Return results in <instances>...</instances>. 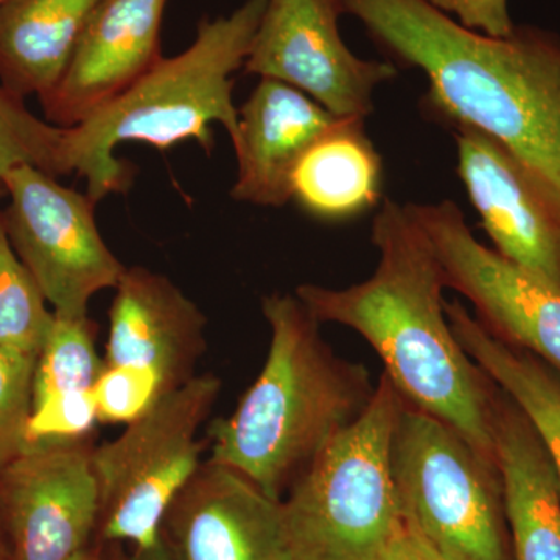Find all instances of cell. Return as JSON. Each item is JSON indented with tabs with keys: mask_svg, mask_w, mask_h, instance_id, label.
<instances>
[{
	"mask_svg": "<svg viewBox=\"0 0 560 560\" xmlns=\"http://www.w3.org/2000/svg\"><path fill=\"white\" fill-rule=\"evenodd\" d=\"M381 49L425 73L423 106L499 140L560 194V38L470 31L425 0H338Z\"/></svg>",
	"mask_w": 560,
	"mask_h": 560,
	"instance_id": "obj_1",
	"label": "cell"
},
{
	"mask_svg": "<svg viewBox=\"0 0 560 560\" xmlns=\"http://www.w3.org/2000/svg\"><path fill=\"white\" fill-rule=\"evenodd\" d=\"M377 209L374 275L346 289L302 283L294 294L320 324L349 327L370 342L405 401L497 459L492 412L499 386L453 334L436 253L407 205L385 197Z\"/></svg>",
	"mask_w": 560,
	"mask_h": 560,
	"instance_id": "obj_2",
	"label": "cell"
},
{
	"mask_svg": "<svg viewBox=\"0 0 560 560\" xmlns=\"http://www.w3.org/2000/svg\"><path fill=\"white\" fill-rule=\"evenodd\" d=\"M271 340L259 377L228 418L213 422L210 460L282 500L327 445L370 407L377 389L364 364L342 359L296 294L261 301Z\"/></svg>",
	"mask_w": 560,
	"mask_h": 560,
	"instance_id": "obj_3",
	"label": "cell"
},
{
	"mask_svg": "<svg viewBox=\"0 0 560 560\" xmlns=\"http://www.w3.org/2000/svg\"><path fill=\"white\" fill-rule=\"evenodd\" d=\"M265 5L267 0H246L230 16L202 20L186 50L162 57L116 101L68 128L70 173L86 180L90 197L98 202L131 186V168L114 154L121 142L136 140L165 150L194 139L210 153V127L220 124L232 147L237 143L234 73L245 66Z\"/></svg>",
	"mask_w": 560,
	"mask_h": 560,
	"instance_id": "obj_4",
	"label": "cell"
},
{
	"mask_svg": "<svg viewBox=\"0 0 560 560\" xmlns=\"http://www.w3.org/2000/svg\"><path fill=\"white\" fill-rule=\"evenodd\" d=\"M404 397L381 375L368 410L282 499L293 560H378L400 528L390 447Z\"/></svg>",
	"mask_w": 560,
	"mask_h": 560,
	"instance_id": "obj_5",
	"label": "cell"
},
{
	"mask_svg": "<svg viewBox=\"0 0 560 560\" xmlns=\"http://www.w3.org/2000/svg\"><path fill=\"white\" fill-rule=\"evenodd\" d=\"M390 469L401 517L442 558L512 560L499 460L458 430L404 401Z\"/></svg>",
	"mask_w": 560,
	"mask_h": 560,
	"instance_id": "obj_6",
	"label": "cell"
},
{
	"mask_svg": "<svg viewBox=\"0 0 560 560\" xmlns=\"http://www.w3.org/2000/svg\"><path fill=\"white\" fill-rule=\"evenodd\" d=\"M213 374L195 375L162 396L119 438L92 448L102 536L136 551L161 540L168 508L202 464L198 433L219 397Z\"/></svg>",
	"mask_w": 560,
	"mask_h": 560,
	"instance_id": "obj_7",
	"label": "cell"
},
{
	"mask_svg": "<svg viewBox=\"0 0 560 560\" xmlns=\"http://www.w3.org/2000/svg\"><path fill=\"white\" fill-rule=\"evenodd\" d=\"M2 183L3 226L51 311L88 318L92 298L116 289L127 270L98 231L97 201L32 165L13 168Z\"/></svg>",
	"mask_w": 560,
	"mask_h": 560,
	"instance_id": "obj_8",
	"label": "cell"
},
{
	"mask_svg": "<svg viewBox=\"0 0 560 560\" xmlns=\"http://www.w3.org/2000/svg\"><path fill=\"white\" fill-rule=\"evenodd\" d=\"M407 206L436 253L445 287L470 301L490 334L560 374V287L478 242L455 201Z\"/></svg>",
	"mask_w": 560,
	"mask_h": 560,
	"instance_id": "obj_9",
	"label": "cell"
},
{
	"mask_svg": "<svg viewBox=\"0 0 560 560\" xmlns=\"http://www.w3.org/2000/svg\"><path fill=\"white\" fill-rule=\"evenodd\" d=\"M338 0H267L243 69L296 88L341 119H366L389 61L363 60L342 40Z\"/></svg>",
	"mask_w": 560,
	"mask_h": 560,
	"instance_id": "obj_10",
	"label": "cell"
},
{
	"mask_svg": "<svg viewBox=\"0 0 560 560\" xmlns=\"http://www.w3.org/2000/svg\"><path fill=\"white\" fill-rule=\"evenodd\" d=\"M90 440L27 445L0 471L14 560H72L101 521Z\"/></svg>",
	"mask_w": 560,
	"mask_h": 560,
	"instance_id": "obj_11",
	"label": "cell"
},
{
	"mask_svg": "<svg viewBox=\"0 0 560 560\" xmlns=\"http://www.w3.org/2000/svg\"><path fill=\"white\" fill-rule=\"evenodd\" d=\"M458 175L493 249L560 287V194L499 140L451 127Z\"/></svg>",
	"mask_w": 560,
	"mask_h": 560,
	"instance_id": "obj_12",
	"label": "cell"
},
{
	"mask_svg": "<svg viewBox=\"0 0 560 560\" xmlns=\"http://www.w3.org/2000/svg\"><path fill=\"white\" fill-rule=\"evenodd\" d=\"M161 534L176 560H293L282 500L210 459L173 500Z\"/></svg>",
	"mask_w": 560,
	"mask_h": 560,
	"instance_id": "obj_13",
	"label": "cell"
},
{
	"mask_svg": "<svg viewBox=\"0 0 560 560\" xmlns=\"http://www.w3.org/2000/svg\"><path fill=\"white\" fill-rule=\"evenodd\" d=\"M168 0H102L69 65L39 98L44 119L72 128L116 101L162 60Z\"/></svg>",
	"mask_w": 560,
	"mask_h": 560,
	"instance_id": "obj_14",
	"label": "cell"
},
{
	"mask_svg": "<svg viewBox=\"0 0 560 560\" xmlns=\"http://www.w3.org/2000/svg\"><path fill=\"white\" fill-rule=\"evenodd\" d=\"M206 318L165 276L142 267L125 270L109 308L106 366L149 368L167 390L195 377L206 349Z\"/></svg>",
	"mask_w": 560,
	"mask_h": 560,
	"instance_id": "obj_15",
	"label": "cell"
},
{
	"mask_svg": "<svg viewBox=\"0 0 560 560\" xmlns=\"http://www.w3.org/2000/svg\"><path fill=\"white\" fill-rule=\"evenodd\" d=\"M304 92L261 79L238 108L237 178L231 197L265 208L293 200V176L308 149L340 120Z\"/></svg>",
	"mask_w": 560,
	"mask_h": 560,
	"instance_id": "obj_16",
	"label": "cell"
},
{
	"mask_svg": "<svg viewBox=\"0 0 560 560\" xmlns=\"http://www.w3.org/2000/svg\"><path fill=\"white\" fill-rule=\"evenodd\" d=\"M492 434L512 560H560L558 475L528 418L500 386L493 399Z\"/></svg>",
	"mask_w": 560,
	"mask_h": 560,
	"instance_id": "obj_17",
	"label": "cell"
},
{
	"mask_svg": "<svg viewBox=\"0 0 560 560\" xmlns=\"http://www.w3.org/2000/svg\"><path fill=\"white\" fill-rule=\"evenodd\" d=\"M102 0H3L0 83L40 98L60 80Z\"/></svg>",
	"mask_w": 560,
	"mask_h": 560,
	"instance_id": "obj_18",
	"label": "cell"
},
{
	"mask_svg": "<svg viewBox=\"0 0 560 560\" xmlns=\"http://www.w3.org/2000/svg\"><path fill=\"white\" fill-rule=\"evenodd\" d=\"M381 154L364 119H340L308 149L293 176V200L315 219L340 223L383 201Z\"/></svg>",
	"mask_w": 560,
	"mask_h": 560,
	"instance_id": "obj_19",
	"label": "cell"
},
{
	"mask_svg": "<svg viewBox=\"0 0 560 560\" xmlns=\"http://www.w3.org/2000/svg\"><path fill=\"white\" fill-rule=\"evenodd\" d=\"M456 340L478 366L511 397L550 456L560 485V374L528 350L508 345L459 301H445Z\"/></svg>",
	"mask_w": 560,
	"mask_h": 560,
	"instance_id": "obj_20",
	"label": "cell"
},
{
	"mask_svg": "<svg viewBox=\"0 0 560 560\" xmlns=\"http://www.w3.org/2000/svg\"><path fill=\"white\" fill-rule=\"evenodd\" d=\"M54 319L38 282L11 246L0 213V352L36 361Z\"/></svg>",
	"mask_w": 560,
	"mask_h": 560,
	"instance_id": "obj_21",
	"label": "cell"
},
{
	"mask_svg": "<svg viewBox=\"0 0 560 560\" xmlns=\"http://www.w3.org/2000/svg\"><path fill=\"white\" fill-rule=\"evenodd\" d=\"M105 368V359L95 349L94 323L90 316L62 318L55 315L33 371L32 405L94 389Z\"/></svg>",
	"mask_w": 560,
	"mask_h": 560,
	"instance_id": "obj_22",
	"label": "cell"
},
{
	"mask_svg": "<svg viewBox=\"0 0 560 560\" xmlns=\"http://www.w3.org/2000/svg\"><path fill=\"white\" fill-rule=\"evenodd\" d=\"M66 136L68 128L40 119L25 98L0 83V179L21 165L57 178L70 175Z\"/></svg>",
	"mask_w": 560,
	"mask_h": 560,
	"instance_id": "obj_23",
	"label": "cell"
},
{
	"mask_svg": "<svg viewBox=\"0 0 560 560\" xmlns=\"http://www.w3.org/2000/svg\"><path fill=\"white\" fill-rule=\"evenodd\" d=\"M92 393L98 422L128 425L142 418L171 390L165 388L160 375L149 368L121 364L106 366Z\"/></svg>",
	"mask_w": 560,
	"mask_h": 560,
	"instance_id": "obj_24",
	"label": "cell"
},
{
	"mask_svg": "<svg viewBox=\"0 0 560 560\" xmlns=\"http://www.w3.org/2000/svg\"><path fill=\"white\" fill-rule=\"evenodd\" d=\"M35 363L0 352V471L27 447Z\"/></svg>",
	"mask_w": 560,
	"mask_h": 560,
	"instance_id": "obj_25",
	"label": "cell"
},
{
	"mask_svg": "<svg viewBox=\"0 0 560 560\" xmlns=\"http://www.w3.org/2000/svg\"><path fill=\"white\" fill-rule=\"evenodd\" d=\"M98 423L94 393L66 394L33 404L27 420V445L40 442L90 440Z\"/></svg>",
	"mask_w": 560,
	"mask_h": 560,
	"instance_id": "obj_26",
	"label": "cell"
},
{
	"mask_svg": "<svg viewBox=\"0 0 560 560\" xmlns=\"http://www.w3.org/2000/svg\"><path fill=\"white\" fill-rule=\"evenodd\" d=\"M470 31L508 36L515 28L508 0H425Z\"/></svg>",
	"mask_w": 560,
	"mask_h": 560,
	"instance_id": "obj_27",
	"label": "cell"
},
{
	"mask_svg": "<svg viewBox=\"0 0 560 560\" xmlns=\"http://www.w3.org/2000/svg\"><path fill=\"white\" fill-rule=\"evenodd\" d=\"M378 560H445L407 521L401 522Z\"/></svg>",
	"mask_w": 560,
	"mask_h": 560,
	"instance_id": "obj_28",
	"label": "cell"
},
{
	"mask_svg": "<svg viewBox=\"0 0 560 560\" xmlns=\"http://www.w3.org/2000/svg\"><path fill=\"white\" fill-rule=\"evenodd\" d=\"M136 560H176L172 555L171 548L167 547L165 540L162 539L154 544L153 547L145 548V550H138Z\"/></svg>",
	"mask_w": 560,
	"mask_h": 560,
	"instance_id": "obj_29",
	"label": "cell"
},
{
	"mask_svg": "<svg viewBox=\"0 0 560 560\" xmlns=\"http://www.w3.org/2000/svg\"><path fill=\"white\" fill-rule=\"evenodd\" d=\"M72 560H101V558H98L94 551L88 550L86 548V550L81 551L80 555H77Z\"/></svg>",
	"mask_w": 560,
	"mask_h": 560,
	"instance_id": "obj_30",
	"label": "cell"
},
{
	"mask_svg": "<svg viewBox=\"0 0 560 560\" xmlns=\"http://www.w3.org/2000/svg\"><path fill=\"white\" fill-rule=\"evenodd\" d=\"M5 186H3L2 179H0V205H2V201L5 200Z\"/></svg>",
	"mask_w": 560,
	"mask_h": 560,
	"instance_id": "obj_31",
	"label": "cell"
},
{
	"mask_svg": "<svg viewBox=\"0 0 560 560\" xmlns=\"http://www.w3.org/2000/svg\"><path fill=\"white\" fill-rule=\"evenodd\" d=\"M0 560H7L5 551H3L2 541H0Z\"/></svg>",
	"mask_w": 560,
	"mask_h": 560,
	"instance_id": "obj_32",
	"label": "cell"
},
{
	"mask_svg": "<svg viewBox=\"0 0 560 560\" xmlns=\"http://www.w3.org/2000/svg\"><path fill=\"white\" fill-rule=\"evenodd\" d=\"M2 2H3V0H0V3H2Z\"/></svg>",
	"mask_w": 560,
	"mask_h": 560,
	"instance_id": "obj_33",
	"label": "cell"
}]
</instances>
